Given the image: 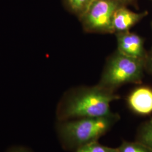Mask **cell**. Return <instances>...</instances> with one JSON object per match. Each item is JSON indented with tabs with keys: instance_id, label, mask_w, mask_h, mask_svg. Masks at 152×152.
Returning a JSON list of instances; mask_svg holds the SVG:
<instances>
[{
	"instance_id": "1",
	"label": "cell",
	"mask_w": 152,
	"mask_h": 152,
	"mask_svg": "<svg viewBox=\"0 0 152 152\" xmlns=\"http://www.w3.org/2000/svg\"><path fill=\"white\" fill-rule=\"evenodd\" d=\"M120 98L114 91L98 85L79 87L65 93L56 109L58 121L104 117L112 114L110 103Z\"/></svg>"
},
{
	"instance_id": "2",
	"label": "cell",
	"mask_w": 152,
	"mask_h": 152,
	"mask_svg": "<svg viewBox=\"0 0 152 152\" xmlns=\"http://www.w3.org/2000/svg\"><path fill=\"white\" fill-rule=\"evenodd\" d=\"M119 119V115L113 113L104 117L58 121L56 131L63 148L74 151L84 145L98 141Z\"/></svg>"
},
{
	"instance_id": "3",
	"label": "cell",
	"mask_w": 152,
	"mask_h": 152,
	"mask_svg": "<svg viewBox=\"0 0 152 152\" xmlns=\"http://www.w3.org/2000/svg\"><path fill=\"white\" fill-rule=\"evenodd\" d=\"M144 60L125 55L117 50L107 61L98 85L114 91L125 84H140Z\"/></svg>"
},
{
	"instance_id": "4",
	"label": "cell",
	"mask_w": 152,
	"mask_h": 152,
	"mask_svg": "<svg viewBox=\"0 0 152 152\" xmlns=\"http://www.w3.org/2000/svg\"><path fill=\"white\" fill-rule=\"evenodd\" d=\"M124 5L121 0H94L79 18L83 30L91 33H114L112 22L114 12Z\"/></svg>"
},
{
	"instance_id": "5",
	"label": "cell",
	"mask_w": 152,
	"mask_h": 152,
	"mask_svg": "<svg viewBox=\"0 0 152 152\" xmlns=\"http://www.w3.org/2000/svg\"><path fill=\"white\" fill-rule=\"evenodd\" d=\"M117 50L122 54L145 60L148 51L144 48L143 38L135 33L127 31L116 33Z\"/></svg>"
},
{
	"instance_id": "6",
	"label": "cell",
	"mask_w": 152,
	"mask_h": 152,
	"mask_svg": "<svg viewBox=\"0 0 152 152\" xmlns=\"http://www.w3.org/2000/svg\"><path fill=\"white\" fill-rule=\"evenodd\" d=\"M127 104L131 110L140 115L152 113V88L140 86L134 89L127 98Z\"/></svg>"
},
{
	"instance_id": "7",
	"label": "cell",
	"mask_w": 152,
	"mask_h": 152,
	"mask_svg": "<svg viewBox=\"0 0 152 152\" xmlns=\"http://www.w3.org/2000/svg\"><path fill=\"white\" fill-rule=\"evenodd\" d=\"M147 11L135 12L127 9L126 6H121L114 12L113 18V29L114 33L130 31L131 28L148 15Z\"/></svg>"
},
{
	"instance_id": "8",
	"label": "cell",
	"mask_w": 152,
	"mask_h": 152,
	"mask_svg": "<svg viewBox=\"0 0 152 152\" xmlns=\"http://www.w3.org/2000/svg\"><path fill=\"white\" fill-rule=\"evenodd\" d=\"M94 0H64L67 9L80 18L91 5Z\"/></svg>"
},
{
	"instance_id": "9",
	"label": "cell",
	"mask_w": 152,
	"mask_h": 152,
	"mask_svg": "<svg viewBox=\"0 0 152 152\" xmlns=\"http://www.w3.org/2000/svg\"><path fill=\"white\" fill-rule=\"evenodd\" d=\"M136 141L140 142L152 150V120L140 126L137 131Z\"/></svg>"
},
{
	"instance_id": "10",
	"label": "cell",
	"mask_w": 152,
	"mask_h": 152,
	"mask_svg": "<svg viewBox=\"0 0 152 152\" xmlns=\"http://www.w3.org/2000/svg\"><path fill=\"white\" fill-rule=\"evenodd\" d=\"M118 152H152V150L139 141H123L117 148Z\"/></svg>"
},
{
	"instance_id": "11",
	"label": "cell",
	"mask_w": 152,
	"mask_h": 152,
	"mask_svg": "<svg viewBox=\"0 0 152 152\" xmlns=\"http://www.w3.org/2000/svg\"><path fill=\"white\" fill-rule=\"evenodd\" d=\"M73 152H118L117 148L106 147L95 141L77 148Z\"/></svg>"
},
{
	"instance_id": "12",
	"label": "cell",
	"mask_w": 152,
	"mask_h": 152,
	"mask_svg": "<svg viewBox=\"0 0 152 152\" xmlns=\"http://www.w3.org/2000/svg\"><path fill=\"white\" fill-rule=\"evenodd\" d=\"M145 70L152 75V48L150 51L147 53V56L144 60Z\"/></svg>"
},
{
	"instance_id": "13",
	"label": "cell",
	"mask_w": 152,
	"mask_h": 152,
	"mask_svg": "<svg viewBox=\"0 0 152 152\" xmlns=\"http://www.w3.org/2000/svg\"><path fill=\"white\" fill-rule=\"evenodd\" d=\"M5 152H33L27 147L23 145H14L7 149Z\"/></svg>"
},
{
	"instance_id": "14",
	"label": "cell",
	"mask_w": 152,
	"mask_h": 152,
	"mask_svg": "<svg viewBox=\"0 0 152 152\" xmlns=\"http://www.w3.org/2000/svg\"><path fill=\"white\" fill-rule=\"evenodd\" d=\"M125 5L127 4H132L135 2V0H121Z\"/></svg>"
},
{
	"instance_id": "15",
	"label": "cell",
	"mask_w": 152,
	"mask_h": 152,
	"mask_svg": "<svg viewBox=\"0 0 152 152\" xmlns=\"http://www.w3.org/2000/svg\"><path fill=\"white\" fill-rule=\"evenodd\" d=\"M151 26H152V23H151Z\"/></svg>"
}]
</instances>
